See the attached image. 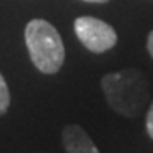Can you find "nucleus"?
Masks as SVG:
<instances>
[{
  "instance_id": "f257e3e1",
  "label": "nucleus",
  "mask_w": 153,
  "mask_h": 153,
  "mask_svg": "<svg viewBox=\"0 0 153 153\" xmlns=\"http://www.w3.org/2000/svg\"><path fill=\"white\" fill-rule=\"evenodd\" d=\"M100 87L111 109L124 117H138L150 97L146 76L136 68L107 73L102 76Z\"/></svg>"
},
{
  "instance_id": "f03ea898",
  "label": "nucleus",
  "mask_w": 153,
  "mask_h": 153,
  "mask_svg": "<svg viewBox=\"0 0 153 153\" xmlns=\"http://www.w3.org/2000/svg\"><path fill=\"white\" fill-rule=\"evenodd\" d=\"M24 39L33 65L41 73L53 75L65 63V44L60 33L51 22L33 19L27 22Z\"/></svg>"
},
{
  "instance_id": "7ed1b4c3",
  "label": "nucleus",
  "mask_w": 153,
  "mask_h": 153,
  "mask_svg": "<svg viewBox=\"0 0 153 153\" xmlns=\"http://www.w3.org/2000/svg\"><path fill=\"white\" fill-rule=\"evenodd\" d=\"M73 29L78 41L92 53H105L117 44V34L107 22L92 16L76 17Z\"/></svg>"
},
{
  "instance_id": "20e7f679",
  "label": "nucleus",
  "mask_w": 153,
  "mask_h": 153,
  "mask_svg": "<svg viewBox=\"0 0 153 153\" xmlns=\"http://www.w3.org/2000/svg\"><path fill=\"white\" fill-rule=\"evenodd\" d=\"M61 141L66 153H100L85 129L78 124H68L61 133Z\"/></svg>"
},
{
  "instance_id": "39448f33",
  "label": "nucleus",
  "mask_w": 153,
  "mask_h": 153,
  "mask_svg": "<svg viewBox=\"0 0 153 153\" xmlns=\"http://www.w3.org/2000/svg\"><path fill=\"white\" fill-rule=\"evenodd\" d=\"M9 105H10V92H9V87H7L4 75L0 73V116L5 114Z\"/></svg>"
},
{
  "instance_id": "423d86ee",
  "label": "nucleus",
  "mask_w": 153,
  "mask_h": 153,
  "mask_svg": "<svg viewBox=\"0 0 153 153\" xmlns=\"http://www.w3.org/2000/svg\"><path fill=\"white\" fill-rule=\"evenodd\" d=\"M146 131H148V136L153 140V102L146 112Z\"/></svg>"
},
{
  "instance_id": "0eeeda50",
  "label": "nucleus",
  "mask_w": 153,
  "mask_h": 153,
  "mask_svg": "<svg viewBox=\"0 0 153 153\" xmlns=\"http://www.w3.org/2000/svg\"><path fill=\"white\" fill-rule=\"evenodd\" d=\"M146 49H148V53H150V56L153 58V31H150V34H148V39H146Z\"/></svg>"
},
{
  "instance_id": "6e6552de",
  "label": "nucleus",
  "mask_w": 153,
  "mask_h": 153,
  "mask_svg": "<svg viewBox=\"0 0 153 153\" xmlns=\"http://www.w3.org/2000/svg\"><path fill=\"white\" fill-rule=\"evenodd\" d=\"M83 2H90V4H105L109 0H83Z\"/></svg>"
}]
</instances>
